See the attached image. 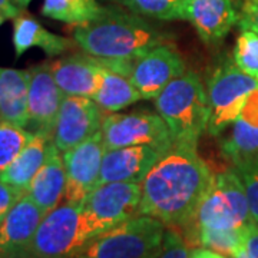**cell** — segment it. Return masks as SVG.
Wrapping results in <instances>:
<instances>
[{
    "label": "cell",
    "instance_id": "obj_1",
    "mask_svg": "<svg viewBox=\"0 0 258 258\" xmlns=\"http://www.w3.org/2000/svg\"><path fill=\"white\" fill-rule=\"evenodd\" d=\"M214 174L197 148L174 145L141 182L139 215L184 231L191 225Z\"/></svg>",
    "mask_w": 258,
    "mask_h": 258
},
{
    "label": "cell",
    "instance_id": "obj_2",
    "mask_svg": "<svg viewBox=\"0 0 258 258\" xmlns=\"http://www.w3.org/2000/svg\"><path fill=\"white\" fill-rule=\"evenodd\" d=\"M75 43L83 53L105 60H134L165 45L168 35L137 13L106 8L96 20L75 26Z\"/></svg>",
    "mask_w": 258,
    "mask_h": 258
},
{
    "label": "cell",
    "instance_id": "obj_3",
    "mask_svg": "<svg viewBox=\"0 0 258 258\" xmlns=\"http://www.w3.org/2000/svg\"><path fill=\"white\" fill-rule=\"evenodd\" d=\"M154 101L159 116L169 128L174 145L197 148L210 120L208 93L201 78L194 72H185Z\"/></svg>",
    "mask_w": 258,
    "mask_h": 258
},
{
    "label": "cell",
    "instance_id": "obj_4",
    "mask_svg": "<svg viewBox=\"0 0 258 258\" xmlns=\"http://www.w3.org/2000/svg\"><path fill=\"white\" fill-rule=\"evenodd\" d=\"M251 221L244 186L232 168L214 175L194 221L181 234L188 245L195 247L200 230L241 231Z\"/></svg>",
    "mask_w": 258,
    "mask_h": 258
},
{
    "label": "cell",
    "instance_id": "obj_5",
    "mask_svg": "<svg viewBox=\"0 0 258 258\" xmlns=\"http://www.w3.org/2000/svg\"><path fill=\"white\" fill-rule=\"evenodd\" d=\"M165 232L164 222L137 215L91 238L76 258H154Z\"/></svg>",
    "mask_w": 258,
    "mask_h": 258
},
{
    "label": "cell",
    "instance_id": "obj_6",
    "mask_svg": "<svg viewBox=\"0 0 258 258\" xmlns=\"http://www.w3.org/2000/svg\"><path fill=\"white\" fill-rule=\"evenodd\" d=\"M88 241L82 205L63 203L43 217L22 258H76Z\"/></svg>",
    "mask_w": 258,
    "mask_h": 258
},
{
    "label": "cell",
    "instance_id": "obj_7",
    "mask_svg": "<svg viewBox=\"0 0 258 258\" xmlns=\"http://www.w3.org/2000/svg\"><path fill=\"white\" fill-rule=\"evenodd\" d=\"M141 184L109 182L98 185L82 203L83 230L88 238L99 235L139 215Z\"/></svg>",
    "mask_w": 258,
    "mask_h": 258
},
{
    "label": "cell",
    "instance_id": "obj_8",
    "mask_svg": "<svg viewBox=\"0 0 258 258\" xmlns=\"http://www.w3.org/2000/svg\"><path fill=\"white\" fill-rule=\"evenodd\" d=\"M258 88V81L240 71L235 63H224L208 81L210 120L207 131L220 135L238 119L249 95Z\"/></svg>",
    "mask_w": 258,
    "mask_h": 258
},
{
    "label": "cell",
    "instance_id": "obj_9",
    "mask_svg": "<svg viewBox=\"0 0 258 258\" xmlns=\"http://www.w3.org/2000/svg\"><path fill=\"white\" fill-rule=\"evenodd\" d=\"M101 131L106 151L147 145L166 152L174 147L165 120L154 112H113L103 118Z\"/></svg>",
    "mask_w": 258,
    "mask_h": 258
},
{
    "label": "cell",
    "instance_id": "obj_10",
    "mask_svg": "<svg viewBox=\"0 0 258 258\" xmlns=\"http://www.w3.org/2000/svg\"><path fill=\"white\" fill-rule=\"evenodd\" d=\"M106 152L102 131L83 141L72 149L63 152L66 169V194L64 203L78 204L98 186L103 155Z\"/></svg>",
    "mask_w": 258,
    "mask_h": 258
},
{
    "label": "cell",
    "instance_id": "obj_11",
    "mask_svg": "<svg viewBox=\"0 0 258 258\" xmlns=\"http://www.w3.org/2000/svg\"><path fill=\"white\" fill-rule=\"evenodd\" d=\"M182 74H185L184 60L174 47L165 43L131 60L128 79L142 99H155Z\"/></svg>",
    "mask_w": 258,
    "mask_h": 258
},
{
    "label": "cell",
    "instance_id": "obj_12",
    "mask_svg": "<svg viewBox=\"0 0 258 258\" xmlns=\"http://www.w3.org/2000/svg\"><path fill=\"white\" fill-rule=\"evenodd\" d=\"M29 122L28 131L52 139L57 113L64 95L57 86L50 62H42L29 68Z\"/></svg>",
    "mask_w": 258,
    "mask_h": 258
},
{
    "label": "cell",
    "instance_id": "obj_13",
    "mask_svg": "<svg viewBox=\"0 0 258 258\" xmlns=\"http://www.w3.org/2000/svg\"><path fill=\"white\" fill-rule=\"evenodd\" d=\"M103 112L89 98L64 96L57 113L52 142L60 152H66L102 129Z\"/></svg>",
    "mask_w": 258,
    "mask_h": 258
},
{
    "label": "cell",
    "instance_id": "obj_14",
    "mask_svg": "<svg viewBox=\"0 0 258 258\" xmlns=\"http://www.w3.org/2000/svg\"><path fill=\"white\" fill-rule=\"evenodd\" d=\"M240 19L237 0H186L185 3L184 20L192 25L207 45L221 42Z\"/></svg>",
    "mask_w": 258,
    "mask_h": 258
},
{
    "label": "cell",
    "instance_id": "obj_15",
    "mask_svg": "<svg viewBox=\"0 0 258 258\" xmlns=\"http://www.w3.org/2000/svg\"><path fill=\"white\" fill-rule=\"evenodd\" d=\"M165 152L154 147H125L108 149L103 155L98 185L109 182L141 184Z\"/></svg>",
    "mask_w": 258,
    "mask_h": 258
},
{
    "label": "cell",
    "instance_id": "obj_16",
    "mask_svg": "<svg viewBox=\"0 0 258 258\" xmlns=\"http://www.w3.org/2000/svg\"><path fill=\"white\" fill-rule=\"evenodd\" d=\"M46 214L23 195L0 227V258H22Z\"/></svg>",
    "mask_w": 258,
    "mask_h": 258
},
{
    "label": "cell",
    "instance_id": "obj_17",
    "mask_svg": "<svg viewBox=\"0 0 258 258\" xmlns=\"http://www.w3.org/2000/svg\"><path fill=\"white\" fill-rule=\"evenodd\" d=\"M57 86L66 96L93 99L101 82V63L86 53H75L50 62Z\"/></svg>",
    "mask_w": 258,
    "mask_h": 258
},
{
    "label": "cell",
    "instance_id": "obj_18",
    "mask_svg": "<svg viewBox=\"0 0 258 258\" xmlns=\"http://www.w3.org/2000/svg\"><path fill=\"white\" fill-rule=\"evenodd\" d=\"M66 194V169H64L63 155L50 142L47 149V158L43 166L35 176L29 188L28 195L42 211H53L64 201Z\"/></svg>",
    "mask_w": 258,
    "mask_h": 258
},
{
    "label": "cell",
    "instance_id": "obj_19",
    "mask_svg": "<svg viewBox=\"0 0 258 258\" xmlns=\"http://www.w3.org/2000/svg\"><path fill=\"white\" fill-rule=\"evenodd\" d=\"M29 69L0 66V120L28 128Z\"/></svg>",
    "mask_w": 258,
    "mask_h": 258
},
{
    "label": "cell",
    "instance_id": "obj_20",
    "mask_svg": "<svg viewBox=\"0 0 258 258\" xmlns=\"http://www.w3.org/2000/svg\"><path fill=\"white\" fill-rule=\"evenodd\" d=\"M75 40L49 32L36 19L19 15L13 19V46L16 57L23 56L30 47L42 49L47 56H57L74 47Z\"/></svg>",
    "mask_w": 258,
    "mask_h": 258
},
{
    "label": "cell",
    "instance_id": "obj_21",
    "mask_svg": "<svg viewBox=\"0 0 258 258\" xmlns=\"http://www.w3.org/2000/svg\"><path fill=\"white\" fill-rule=\"evenodd\" d=\"M52 139L40 134H33L28 145L22 149L18 158L2 174L0 181L12 185L22 194H28L35 176L47 158V149Z\"/></svg>",
    "mask_w": 258,
    "mask_h": 258
},
{
    "label": "cell",
    "instance_id": "obj_22",
    "mask_svg": "<svg viewBox=\"0 0 258 258\" xmlns=\"http://www.w3.org/2000/svg\"><path fill=\"white\" fill-rule=\"evenodd\" d=\"M142 99L126 76L116 74L101 64V82L93 101L102 111L118 112Z\"/></svg>",
    "mask_w": 258,
    "mask_h": 258
},
{
    "label": "cell",
    "instance_id": "obj_23",
    "mask_svg": "<svg viewBox=\"0 0 258 258\" xmlns=\"http://www.w3.org/2000/svg\"><path fill=\"white\" fill-rule=\"evenodd\" d=\"M106 8L98 0H43L42 15L71 26L91 23L101 16Z\"/></svg>",
    "mask_w": 258,
    "mask_h": 258
},
{
    "label": "cell",
    "instance_id": "obj_24",
    "mask_svg": "<svg viewBox=\"0 0 258 258\" xmlns=\"http://www.w3.org/2000/svg\"><path fill=\"white\" fill-rule=\"evenodd\" d=\"M231 132L222 139L221 151L232 161L258 155V128L247 123L241 118L231 125Z\"/></svg>",
    "mask_w": 258,
    "mask_h": 258
},
{
    "label": "cell",
    "instance_id": "obj_25",
    "mask_svg": "<svg viewBox=\"0 0 258 258\" xmlns=\"http://www.w3.org/2000/svg\"><path fill=\"white\" fill-rule=\"evenodd\" d=\"M132 13L159 20H184L186 0H118Z\"/></svg>",
    "mask_w": 258,
    "mask_h": 258
},
{
    "label": "cell",
    "instance_id": "obj_26",
    "mask_svg": "<svg viewBox=\"0 0 258 258\" xmlns=\"http://www.w3.org/2000/svg\"><path fill=\"white\" fill-rule=\"evenodd\" d=\"M32 137L28 129L0 120V174L18 158Z\"/></svg>",
    "mask_w": 258,
    "mask_h": 258
},
{
    "label": "cell",
    "instance_id": "obj_27",
    "mask_svg": "<svg viewBox=\"0 0 258 258\" xmlns=\"http://www.w3.org/2000/svg\"><path fill=\"white\" fill-rule=\"evenodd\" d=\"M234 63L244 74L258 81V35L247 28H241L234 47Z\"/></svg>",
    "mask_w": 258,
    "mask_h": 258
},
{
    "label": "cell",
    "instance_id": "obj_28",
    "mask_svg": "<svg viewBox=\"0 0 258 258\" xmlns=\"http://www.w3.org/2000/svg\"><path fill=\"white\" fill-rule=\"evenodd\" d=\"M234 169L244 186L251 218L258 224V155L235 161Z\"/></svg>",
    "mask_w": 258,
    "mask_h": 258
},
{
    "label": "cell",
    "instance_id": "obj_29",
    "mask_svg": "<svg viewBox=\"0 0 258 258\" xmlns=\"http://www.w3.org/2000/svg\"><path fill=\"white\" fill-rule=\"evenodd\" d=\"M191 251L189 245L184 240L182 234L178 228L168 227L164 237L162 247L158 251V254L154 258H189Z\"/></svg>",
    "mask_w": 258,
    "mask_h": 258
},
{
    "label": "cell",
    "instance_id": "obj_30",
    "mask_svg": "<svg viewBox=\"0 0 258 258\" xmlns=\"http://www.w3.org/2000/svg\"><path fill=\"white\" fill-rule=\"evenodd\" d=\"M23 195L25 194L18 191L12 185L0 181V227L5 222L6 217L9 215V212L12 211V208L18 204V201Z\"/></svg>",
    "mask_w": 258,
    "mask_h": 258
},
{
    "label": "cell",
    "instance_id": "obj_31",
    "mask_svg": "<svg viewBox=\"0 0 258 258\" xmlns=\"http://www.w3.org/2000/svg\"><path fill=\"white\" fill-rule=\"evenodd\" d=\"M242 248L249 258H258V224L254 220L242 228Z\"/></svg>",
    "mask_w": 258,
    "mask_h": 258
},
{
    "label": "cell",
    "instance_id": "obj_32",
    "mask_svg": "<svg viewBox=\"0 0 258 258\" xmlns=\"http://www.w3.org/2000/svg\"><path fill=\"white\" fill-rule=\"evenodd\" d=\"M240 28L251 29L258 35V0H244L241 8Z\"/></svg>",
    "mask_w": 258,
    "mask_h": 258
},
{
    "label": "cell",
    "instance_id": "obj_33",
    "mask_svg": "<svg viewBox=\"0 0 258 258\" xmlns=\"http://www.w3.org/2000/svg\"><path fill=\"white\" fill-rule=\"evenodd\" d=\"M0 10L8 13L10 19H16L19 15H22V10L18 6H15L12 0H0Z\"/></svg>",
    "mask_w": 258,
    "mask_h": 258
},
{
    "label": "cell",
    "instance_id": "obj_34",
    "mask_svg": "<svg viewBox=\"0 0 258 258\" xmlns=\"http://www.w3.org/2000/svg\"><path fill=\"white\" fill-rule=\"evenodd\" d=\"M189 258H227L225 255H222L220 252H215L212 249L208 248H197L191 252Z\"/></svg>",
    "mask_w": 258,
    "mask_h": 258
},
{
    "label": "cell",
    "instance_id": "obj_35",
    "mask_svg": "<svg viewBox=\"0 0 258 258\" xmlns=\"http://www.w3.org/2000/svg\"><path fill=\"white\" fill-rule=\"evenodd\" d=\"M12 2H13V5H15V6H18L19 9L23 10L28 8L29 3H30L32 0H12Z\"/></svg>",
    "mask_w": 258,
    "mask_h": 258
},
{
    "label": "cell",
    "instance_id": "obj_36",
    "mask_svg": "<svg viewBox=\"0 0 258 258\" xmlns=\"http://www.w3.org/2000/svg\"><path fill=\"white\" fill-rule=\"evenodd\" d=\"M9 16H8V13H5L3 10H0V26L6 22V20H9Z\"/></svg>",
    "mask_w": 258,
    "mask_h": 258
},
{
    "label": "cell",
    "instance_id": "obj_37",
    "mask_svg": "<svg viewBox=\"0 0 258 258\" xmlns=\"http://www.w3.org/2000/svg\"><path fill=\"white\" fill-rule=\"evenodd\" d=\"M232 258H249V257L247 255V252L244 251V248H241L240 251H238V252H237V254H235V255H234Z\"/></svg>",
    "mask_w": 258,
    "mask_h": 258
},
{
    "label": "cell",
    "instance_id": "obj_38",
    "mask_svg": "<svg viewBox=\"0 0 258 258\" xmlns=\"http://www.w3.org/2000/svg\"><path fill=\"white\" fill-rule=\"evenodd\" d=\"M111 2H118V0H111Z\"/></svg>",
    "mask_w": 258,
    "mask_h": 258
}]
</instances>
